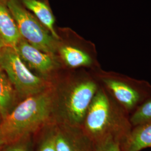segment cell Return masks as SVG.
<instances>
[{
    "mask_svg": "<svg viewBox=\"0 0 151 151\" xmlns=\"http://www.w3.org/2000/svg\"><path fill=\"white\" fill-rule=\"evenodd\" d=\"M82 128L93 143L112 137L121 146L129 136L133 126L129 115L100 86L87 110Z\"/></svg>",
    "mask_w": 151,
    "mask_h": 151,
    "instance_id": "cell-1",
    "label": "cell"
},
{
    "mask_svg": "<svg viewBox=\"0 0 151 151\" xmlns=\"http://www.w3.org/2000/svg\"><path fill=\"white\" fill-rule=\"evenodd\" d=\"M54 105L49 88L26 98L0 122V145L18 142L35 132L49 119Z\"/></svg>",
    "mask_w": 151,
    "mask_h": 151,
    "instance_id": "cell-2",
    "label": "cell"
},
{
    "mask_svg": "<svg viewBox=\"0 0 151 151\" xmlns=\"http://www.w3.org/2000/svg\"><path fill=\"white\" fill-rule=\"evenodd\" d=\"M94 76L100 86L129 115L151 99V84L146 80L101 70L96 72Z\"/></svg>",
    "mask_w": 151,
    "mask_h": 151,
    "instance_id": "cell-3",
    "label": "cell"
},
{
    "mask_svg": "<svg viewBox=\"0 0 151 151\" xmlns=\"http://www.w3.org/2000/svg\"><path fill=\"white\" fill-rule=\"evenodd\" d=\"M11 12L22 39L34 47L48 54L55 55L58 40L19 0H8Z\"/></svg>",
    "mask_w": 151,
    "mask_h": 151,
    "instance_id": "cell-4",
    "label": "cell"
},
{
    "mask_svg": "<svg viewBox=\"0 0 151 151\" xmlns=\"http://www.w3.org/2000/svg\"><path fill=\"white\" fill-rule=\"evenodd\" d=\"M0 67L22 97H30L49 88L48 82L33 74L15 48L5 47L0 54Z\"/></svg>",
    "mask_w": 151,
    "mask_h": 151,
    "instance_id": "cell-5",
    "label": "cell"
},
{
    "mask_svg": "<svg viewBox=\"0 0 151 151\" xmlns=\"http://www.w3.org/2000/svg\"><path fill=\"white\" fill-rule=\"evenodd\" d=\"M100 85L94 76L84 75L70 87L65 102V113L73 127L82 128L87 110Z\"/></svg>",
    "mask_w": 151,
    "mask_h": 151,
    "instance_id": "cell-6",
    "label": "cell"
},
{
    "mask_svg": "<svg viewBox=\"0 0 151 151\" xmlns=\"http://www.w3.org/2000/svg\"><path fill=\"white\" fill-rule=\"evenodd\" d=\"M70 43L58 35V45L56 55L68 67L87 68L96 70L97 62L96 52L92 44L85 40L72 29L68 28Z\"/></svg>",
    "mask_w": 151,
    "mask_h": 151,
    "instance_id": "cell-7",
    "label": "cell"
},
{
    "mask_svg": "<svg viewBox=\"0 0 151 151\" xmlns=\"http://www.w3.org/2000/svg\"><path fill=\"white\" fill-rule=\"evenodd\" d=\"M15 49L25 65L42 75H48L60 67L57 55L44 53L22 38Z\"/></svg>",
    "mask_w": 151,
    "mask_h": 151,
    "instance_id": "cell-8",
    "label": "cell"
},
{
    "mask_svg": "<svg viewBox=\"0 0 151 151\" xmlns=\"http://www.w3.org/2000/svg\"><path fill=\"white\" fill-rule=\"evenodd\" d=\"M57 151H94V143L80 127L60 130L55 134Z\"/></svg>",
    "mask_w": 151,
    "mask_h": 151,
    "instance_id": "cell-9",
    "label": "cell"
},
{
    "mask_svg": "<svg viewBox=\"0 0 151 151\" xmlns=\"http://www.w3.org/2000/svg\"><path fill=\"white\" fill-rule=\"evenodd\" d=\"M21 35L7 2L0 0V40L5 47L15 48Z\"/></svg>",
    "mask_w": 151,
    "mask_h": 151,
    "instance_id": "cell-10",
    "label": "cell"
},
{
    "mask_svg": "<svg viewBox=\"0 0 151 151\" xmlns=\"http://www.w3.org/2000/svg\"><path fill=\"white\" fill-rule=\"evenodd\" d=\"M28 11L36 17L52 34L59 39L55 29V18L49 5L48 0H19Z\"/></svg>",
    "mask_w": 151,
    "mask_h": 151,
    "instance_id": "cell-11",
    "label": "cell"
},
{
    "mask_svg": "<svg viewBox=\"0 0 151 151\" xmlns=\"http://www.w3.org/2000/svg\"><path fill=\"white\" fill-rule=\"evenodd\" d=\"M151 147V123L133 127L120 146L122 151H140Z\"/></svg>",
    "mask_w": 151,
    "mask_h": 151,
    "instance_id": "cell-12",
    "label": "cell"
},
{
    "mask_svg": "<svg viewBox=\"0 0 151 151\" xmlns=\"http://www.w3.org/2000/svg\"><path fill=\"white\" fill-rule=\"evenodd\" d=\"M15 100L14 88L0 67V114L1 118L11 110Z\"/></svg>",
    "mask_w": 151,
    "mask_h": 151,
    "instance_id": "cell-13",
    "label": "cell"
},
{
    "mask_svg": "<svg viewBox=\"0 0 151 151\" xmlns=\"http://www.w3.org/2000/svg\"><path fill=\"white\" fill-rule=\"evenodd\" d=\"M130 120L133 128L151 123V99L130 115Z\"/></svg>",
    "mask_w": 151,
    "mask_h": 151,
    "instance_id": "cell-14",
    "label": "cell"
},
{
    "mask_svg": "<svg viewBox=\"0 0 151 151\" xmlns=\"http://www.w3.org/2000/svg\"><path fill=\"white\" fill-rule=\"evenodd\" d=\"M94 143V151H122L118 140L108 137Z\"/></svg>",
    "mask_w": 151,
    "mask_h": 151,
    "instance_id": "cell-15",
    "label": "cell"
},
{
    "mask_svg": "<svg viewBox=\"0 0 151 151\" xmlns=\"http://www.w3.org/2000/svg\"><path fill=\"white\" fill-rule=\"evenodd\" d=\"M39 151H57L55 134L48 135L44 139L39 147Z\"/></svg>",
    "mask_w": 151,
    "mask_h": 151,
    "instance_id": "cell-16",
    "label": "cell"
},
{
    "mask_svg": "<svg viewBox=\"0 0 151 151\" xmlns=\"http://www.w3.org/2000/svg\"><path fill=\"white\" fill-rule=\"evenodd\" d=\"M6 151H27V150L25 146L18 145L11 147Z\"/></svg>",
    "mask_w": 151,
    "mask_h": 151,
    "instance_id": "cell-17",
    "label": "cell"
},
{
    "mask_svg": "<svg viewBox=\"0 0 151 151\" xmlns=\"http://www.w3.org/2000/svg\"><path fill=\"white\" fill-rule=\"evenodd\" d=\"M4 47H5L4 46V45L2 44V43L0 40V54L1 53L3 49L4 48Z\"/></svg>",
    "mask_w": 151,
    "mask_h": 151,
    "instance_id": "cell-18",
    "label": "cell"
},
{
    "mask_svg": "<svg viewBox=\"0 0 151 151\" xmlns=\"http://www.w3.org/2000/svg\"><path fill=\"white\" fill-rule=\"evenodd\" d=\"M1 114H0V122H1Z\"/></svg>",
    "mask_w": 151,
    "mask_h": 151,
    "instance_id": "cell-19",
    "label": "cell"
},
{
    "mask_svg": "<svg viewBox=\"0 0 151 151\" xmlns=\"http://www.w3.org/2000/svg\"><path fill=\"white\" fill-rule=\"evenodd\" d=\"M1 1H6V2H7L8 0H1Z\"/></svg>",
    "mask_w": 151,
    "mask_h": 151,
    "instance_id": "cell-20",
    "label": "cell"
}]
</instances>
